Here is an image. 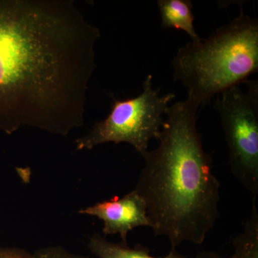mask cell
<instances>
[{
    "mask_svg": "<svg viewBox=\"0 0 258 258\" xmlns=\"http://www.w3.org/2000/svg\"><path fill=\"white\" fill-rule=\"evenodd\" d=\"M160 12L161 27L186 32L191 41L201 40L195 29L193 4L190 0H158Z\"/></svg>",
    "mask_w": 258,
    "mask_h": 258,
    "instance_id": "obj_7",
    "label": "cell"
},
{
    "mask_svg": "<svg viewBox=\"0 0 258 258\" xmlns=\"http://www.w3.org/2000/svg\"><path fill=\"white\" fill-rule=\"evenodd\" d=\"M257 198L252 199V211L242 232L232 240V258H258V210Z\"/></svg>",
    "mask_w": 258,
    "mask_h": 258,
    "instance_id": "obj_9",
    "label": "cell"
},
{
    "mask_svg": "<svg viewBox=\"0 0 258 258\" xmlns=\"http://www.w3.org/2000/svg\"><path fill=\"white\" fill-rule=\"evenodd\" d=\"M0 258H34L33 252L19 247H0Z\"/></svg>",
    "mask_w": 258,
    "mask_h": 258,
    "instance_id": "obj_11",
    "label": "cell"
},
{
    "mask_svg": "<svg viewBox=\"0 0 258 258\" xmlns=\"http://www.w3.org/2000/svg\"><path fill=\"white\" fill-rule=\"evenodd\" d=\"M199 109L188 99L169 106L159 146L143 157L134 189L145 202L154 235L166 237L171 249L203 244L220 217V184L197 127Z\"/></svg>",
    "mask_w": 258,
    "mask_h": 258,
    "instance_id": "obj_2",
    "label": "cell"
},
{
    "mask_svg": "<svg viewBox=\"0 0 258 258\" xmlns=\"http://www.w3.org/2000/svg\"><path fill=\"white\" fill-rule=\"evenodd\" d=\"M242 85V84H241ZM217 95L220 115L233 175L253 198L258 195V82L249 80Z\"/></svg>",
    "mask_w": 258,
    "mask_h": 258,
    "instance_id": "obj_5",
    "label": "cell"
},
{
    "mask_svg": "<svg viewBox=\"0 0 258 258\" xmlns=\"http://www.w3.org/2000/svg\"><path fill=\"white\" fill-rule=\"evenodd\" d=\"M88 248L91 253L98 258H187L180 254L176 249H171L170 252L164 257H154L150 254V249L137 244L131 247L128 243L109 242L101 234H93L88 242Z\"/></svg>",
    "mask_w": 258,
    "mask_h": 258,
    "instance_id": "obj_8",
    "label": "cell"
},
{
    "mask_svg": "<svg viewBox=\"0 0 258 258\" xmlns=\"http://www.w3.org/2000/svg\"><path fill=\"white\" fill-rule=\"evenodd\" d=\"M79 213L100 219L103 222L102 232L104 235L118 234L124 243H127V235L130 231L151 226L145 202L135 189L122 198L115 197L81 209Z\"/></svg>",
    "mask_w": 258,
    "mask_h": 258,
    "instance_id": "obj_6",
    "label": "cell"
},
{
    "mask_svg": "<svg viewBox=\"0 0 258 258\" xmlns=\"http://www.w3.org/2000/svg\"><path fill=\"white\" fill-rule=\"evenodd\" d=\"M194 258H232L230 257H222V256L219 255L216 252H210V251H203V252H200L197 254Z\"/></svg>",
    "mask_w": 258,
    "mask_h": 258,
    "instance_id": "obj_12",
    "label": "cell"
},
{
    "mask_svg": "<svg viewBox=\"0 0 258 258\" xmlns=\"http://www.w3.org/2000/svg\"><path fill=\"white\" fill-rule=\"evenodd\" d=\"M173 74L187 89L186 99L199 108L226 90L243 84L258 71V20L244 14L207 39L180 47Z\"/></svg>",
    "mask_w": 258,
    "mask_h": 258,
    "instance_id": "obj_3",
    "label": "cell"
},
{
    "mask_svg": "<svg viewBox=\"0 0 258 258\" xmlns=\"http://www.w3.org/2000/svg\"><path fill=\"white\" fill-rule=\"evenodd\" d=\"M175 98L174 93L161 95L160 89L154 87L152 75H148L138 96L123 100L113 98L106 118L76 139V150H91L109 142L126 143L144 157L149 152L150 141L160 137L164 116Z\"/></svg>",
    "mask_w": 258,
    "mask_h": 258,
    "instance_id": "obj_4",
    "label": "cell"
},
{
    "mask_svg": "<svg viewBox=\"0 0 258 258\" xmlns=\"http://www.w3.org/2000/svg\"><path fill=\"white\" fill-rule=\"evenodd\" d=\"M100 37L72 0H0V132L83 126Z\"/></svg>",
    "mask_w": 258,
    "mask_h": 258,
    "instance_id": "obj_1",
    "label": "cell"
},
{
    "mask_svg": "<svg viewBox=\"0 0 258 258\" xmlns=\"http://www.w3.org/2000/svg\"><path fill=\"white\" fill-rule=\"evenodd\" d=\"M34 258H88L70 252L62 246L42 247L33 252Z\"/></svg>",
    "mask_w": 258,
    "mask_h": 258,
    "instance_id": "obj_10",
    "label": "cell"
}]
</instances>
